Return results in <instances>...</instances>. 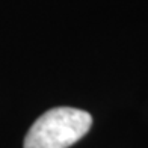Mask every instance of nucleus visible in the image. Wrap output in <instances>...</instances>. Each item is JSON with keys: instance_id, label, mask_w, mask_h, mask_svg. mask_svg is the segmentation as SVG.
Wrapping results in <instances>:
<instances>
[{"instance_id": "1", "label": "nucleus", "mask_w": 148, "mask_h": 148, "mask_svg": "<svg viewBox=\"0 0 148 148\" xmlns=\"http://www.w3.org/2000/svg\"><path fill=\"white\" fill-rule=\"evenodd\" d=\"M92 125L88 112L74 107H55L32 124L24 148H68L82 139Z\"/></svg>"}]
</instances>
